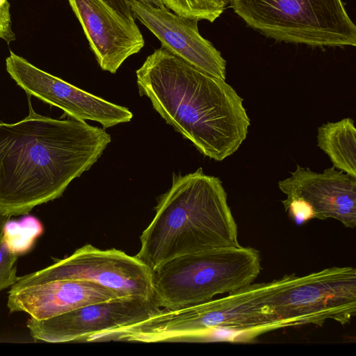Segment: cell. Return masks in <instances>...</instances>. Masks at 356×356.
Masks as SVG:
<instances>
[{
    "instance_id": "1",
    "label": "cell",
    "mask_w": 356,
    "mask_h": 356,
    "mask_svg": "<svg viewBox=\"0 0 356 356\" xmlns=\"http://www.w3.org/2000/svg\"><path fill=\"white\" fill-rule=\"evenodd\" d=\"M29 113L15 123H0V209L11 216L62 195L88 170L111 138L104 128L74 118Z\"/></svg>"
},
{
    "instance_id": "2",
    "label": "cell",
    "mask_w": 356,
    "mask_h": 356,
    "mask_svg": "<svg viewBox=\"0 0 356 356\" xmlns=\"http://www.w3.org/2000/svg\"><path fill=\"white\" fill-rule=\"evenodd\" d=\"M140 96L167 124L209 159L221 161L245 140L250 120L243 99L225 80L161 46L136 71Z\"/></svg>"
},
{
    "instance_id": "3",
    "label": "cell",
    "mask_w": 356,
    "mask_h": 356,
    "mask_svg": "<svg viewBox=\"0 0 356 356\" xmlns=\"http://www.w3.org/2000/svg\"><path fill=\"white\" fill-rule=\"evenodd\" d=\"M154 209L136 255L152 270L184 255L241 245L222 183L202 168L173 175L171 187Z\"/></svg>"
},
{
    "instance_id": "4",
    "label": "cell",
    "mask_w": 356,
    "mask_h": 356,
    "mask_svg": "<svg viewBox=\"0 0 356 356\" xmlns=\"http://www.w3.org/2000/svg\"><path fill=\"white\" fill-rule=\"evenodd\" d=\"M300 278L293 273L268 282L250 284L218 299L178 309H162L132 327L138 342L182 341L204 339L217 331L239 333L251 340L284 328L273 311L275 296Z\"/></svg>"
},
{
    "instance_id": "5",
    "label": "cell",
    "mask_w": 356,
    "mask_h": 356,
    "mask_svg": "<svg viewBox=\"0 0 356 356\" xmlns=\"http://www.w3.org/2000/svg\"><path fill=\"white\" fill-rule=\"evenodd\" d=\"M261 270L260 254L251 247L184 255L152 270L153 298L167 310L193 306L253 283Z\"/></svg>"
},
{
    "instance_id": "6",
    "label": "cell",
    "mask_w": 356,
    "mask_h": 356,
    "mask_svg": "<svg viewBox=\"0 0 356 356\" xmlns=\"http://www.w3.org/2000/svg\"><path fill=\"white\" fill-rule=\"evenodd\" d=\"M250 28L278 42L356 46V26L342 0H228Z\"/></svg>"
},
{
    "instance_id": "7",
    "label": "cell",
    "mask_w": 356,
    "mask_h": 356,
    "mask_svg": "<svg viewBox=\"0 0 356 356\" xmlns=\"http://www.w3.org/2000/svg\"><path fill=\"white\" fill-rule=\"evenodd\" d=\"M273 306L285 327L322 326L327 320L348 324L356 314V270L334 266L300 276L275 296Z\"/></svg>"
},
{
    "instance_id": "8",
    "label": "cell",
    "mask_w": 356,
    "mask_h": 356,
    "mask_svg": "<svg viewBox=\"0 0 356 356\" xmlns=\"http://www.w3.org/2000/svg\"><path fill=\"white\" fill-rule=\"evenodd\" d=\"M65 279L95 282L122 296L154 300L152 270L146 264L136 255L130 256L115 248L101 250L90 244L40 270L19 277L13 286Z\"/></svg>"
},
{
    "instance_id": "9",
    "label": "cell",
    "mask_w": 356,
    "mask_h": 356,
    "mask_svg": "<svg viewBox=\"0 0 356 356\" xmlns=\"http://www.w3.org/2000/svg\"><path fill=\"white\" fill-rule=\"evenodd\" d=\"M161 310L152 299L123 296L89 304L47 319L31 317L26 326L31 336L37 340L49 343L92 341L148 319Z\"/></svg>"
},
{
    "instance_id": "10",
    "label": "cell",
    "mask_w": 356,
    "mask_h": 356,
    "mask_svg": "<svg viewBox=\"0 0 356 356\" xmlns=\"http://www.w3.org/2000/svg\"><path fill=\"white\" fill-rule=\"evenodd\" d=\"M6 69L10 77L29 95L62 109L72 118L100 123L104 129L128 122L132 113L84 91L31 64L10 51Z\"/></svg>"
},
{
    "instance_id": "11",
    "label": "cell",
    "mask_w": 356,
    "mask_h": 356,
    "mask_svg": "<svg viewBox=\"0 0 356 356\" xmlns=\"http://www.w3.org/2000/svg\"><path fill=\"white\" fill-rule=\"evenodd\" d=\"M67 1L102 70L115 74L143 48L145 40L134 17L104 0Z\"/></svg>"
},
{
    "instance_id": "12",
    "label": "cell",
    "mask_w": 356,
    "mask_h": 356,
    "mask_svg": "<svg viewBox=\"0 0 356 356\" xmlns=\"http://www.w3.org/2000/svg\"><path fill=\"white\" fill-rule=\"evenodd\" d=\"M132 14L161 42V46L213 76L225 80L226 60L199 32L198 21L177 15L166 7L157 8L128 0Z\"/></svg>"
},
{
    "instance_id": "13",
    "label": "cell",
    "mask_w": 356,
    "mask_h": 356,
    "mask_svg": "<svg viewBox=\"0 0 356 356\" xmlns=\"http://www.w3.org/2000/svg\"><path fill=\"white\" fill-rule=\"evenodd\" d=\"M290 173L291 177L278 181L286 199L305 201L314 218H332L346 228L356 227V177L334 166L316 172L297 165Z\"/></svg>"
},
{
    "instance_id": "14",
    "label": "cell",
    "mask_w": 356,
    "mask_h": 356,
    "mask_svg": "<svg viewBox=\"0 0 356 356\" xmlns=\"http://www.w3.org/2000/svg\"><path fill=\"white\" fill-rule=\"evenodd\" d=\"M119 297L118 292L95 282L56 280L24 286H11L7 306L10 312H22L43 320L89 304Z\"/></svg>"
},
{
    "instance_id": "15",
    "label": "cell",
    "mask_w": 356,
    "mask_h": 356,
    "mask_svg": "<svg viewBox=\"0 0 356 356\" xmlns=\"http://www.w3.org/2000/svg\"><path fill=\"white\" fill-rule=\"evenodd\" d=\"M317 145L333 166L356 177V129L350 118L323 124L317 129Z\"/></svg>"
},
{
    "instance_id": "16",
    "label": "cell",
    "mask_w": 356,
    "mask_h": 356,
    "mask_svg": "<svg viewBox=\"0 0 356 356\" xmlns=\"http://www.w3.org/2000/svg\"><path fill=\"white\" fill-rule=\"evenodd\" d=\"M163 3L177 15L213 22L223 13L227 0H163Z\"/></svg>"
},
{
    "instance_id": "17",
    "label": "cell",
    "mask_w": 356,
    "mask_h": 356,
    "mask_svg": "<svg viewBox=\"0 0 356 356\" xmlns=\"http://www.w3.org/2000/svg\"><path fill=\"white\" fill-rule=\"evenodd\" d=\"M42 232V227L40 222L31 217L26 218L20 222L9 220L3 228V233L10 247L18 255L26 252L22 238L29 249Z\"/></svg>"
},
{
    "instance_id": "18",
    "label": "cell",
    "mask_w": 356,
    "mask_h": 356,
    "mask_svg": "<svg viewBox=\"0 0 356 356\" xmlns=\"http://www.w3.org/2000/svg\"><path fill=\"white\" fill-rule=\"evenodd\" d=\"M18 254L10 247L3 230L0 234V291L18 280L15 266Z\"/></svg>"
},
{
    "instance_id": "19",
    "label": "cell",
    "mask_w": 356,
    "mask_h": 356,
    "mask_svg": "<svg viewBox=\"0 0 356 356\" xmlns=\"http://www.w3.org/2000/svg\"><path fill=\"white\" fill-rule=\"evenodd\" d=\"M285 211L298 224L314 218V212L308 203L300 198L285 199L282 201Z\"/></svg>"
},
{
    "instance_id": "20",
    "label": "cell",
    "mask_w": 356,
    "mask_h": 356,
    "mask_svg": "<svg viewBox=\"0 0 356 356\" xmlns=\"http://www.w3.org/2000/svg\"><path fill=\"white\" fill-rule=\"evenodd\" d=\"M10 8V4L8 0H0V39L8 44L15 40Z\"/></svg>"
},
{
    "instance_id": "21",
    "label": "cell",
    "mask_w": 356,
    "mask_h": 356,
    "mask_svg": "<svg viewBox=\"0 0 356 356\" xmlns=\"http://www.w3.org/2000/svg\"><path fill=\"white\" fill-rule=\"evenodd\" d=\"M108 4L118 10V11L125 14L126 15H131V10L128 0H104Z\"/></svg>"
},
{
    "instance_id": "22",
    "label": "cell",
    "mask_w": 356,
    "mask_h": 356,
    "mask_svg": "<svg viewBox=\"0 0 356 356\" xmlns=\"http://www.w3.org/2000/svg\"><path fill=\"white\" fill-rule=\"evenodd\" d=\"M11 216L10 213L0 209V234L3 232L6 224L10 220Z\"/></svg>"
},
{
    "instance_id": "23",
    "label": "cell",
    "mask_w": 356,
    "mask_h": 356,
    "mask_svg": "<svg viewBox=\"0 0 356 356\" xmlns=\"http://www.w3.org/2000/svg\"><path fill=\"white\" fill-rule=\"evenodd\" d=\"M145 4L151 5L157 8L165 7L163 3V0H137Z\"/></svg>"
}]
</instances>
